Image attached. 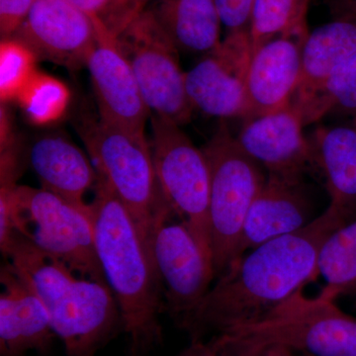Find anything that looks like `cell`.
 <instances>
[{
    "label": "cell",
    "instance_id": "obj_4",
    "mask_svg": "<svg viewBox=\"0 0 356 356\" xmlns=\"http://www.w3.org/2000/svg\"><path fill=\"white\" fill-rule=\"evenodd\" d=\"M13 233L79 275L107 284L96 252L90 205L83 209L43 188L0 187V243Z\"/></svg>",
    "mask_w": 356,
    "mask_h": 356
},
{
    "label": "cell",
    "instance_id": "obj_27",
    "mask_svg": "<svg viewBox=\"0 0 356 356\" xmlns=\"http://www.w3.org/2000/svg\"><path fill=\"white\" fill-rule=\"evenodd\" d=\"M77 8L99 20L115 36L140 13L133 0H67Z\"/></svg>",
    "mask_w": 356,
    "mask_h": 356
},
{
    "label": "cell",
    "instance_id": "obj_2",
    "mask_svg": "<svg viewBox=\"0 0 356 356\" xmlns=\"http://www.w3.org/2000/svg\"><path fill=\"white\" fill-rule=\"evenodd\" d=\"M90 205L96 252L121 314L122 329L140 353L161 341L163 287L137 227L104 177L98 173Z\"/></svg>",
    "mask_w": 356,
    "mask_h": 356
},
{
    "label": "cell",
    "instance_id": "obj_31",
    "mask_svg": "<svg viewBox=\"0 0 356 356\" xmlns=\"http://www.w3.org/2000/svg\"><path fill=\"white\" fill-rule=\"evenodd\" d=\"M332 19L356 17V0H325Z\"/></svg>",
    "mask_w": 356,
    "mask_h": 356
},
{
    "label": "cell",
    "instance_id": "obj_25",
    "mask_svg": "<svg viewBox=\"0 0 356 356\" xmlns=\"http://www.w3.org/2000/svg\"><path fill=\"white\" fill-rule=\"evenodd\" d=\"M329 115L346 117L356 127V53L327 81L302 121L308 126Z\"/></svg>",
    "mask_w": 356,
    "mask_h": 356
},
{
    "label": "cell",
    "instance_id": "obj_19",
    "mask_svg": "<svg viewBox=\"0 0 356 356\" xmlns=\"http://www.w3.org/2000/svg\"><path fill=\"white\" fill-rule=\"evenodd\" d=\"M28 159L41 188L89 209L84 197L95 189L98 172L72 140L60 135L43 136L32 145Z\"/></svg>",
    "mask_w": 356,
    "mask_h": 356
},
{
    "label": "cell",
    "instance_id": "obj_17",
    "mask_svg": "<svg viewBox=\"0 0 356 356\" xmlns=\"http://www.w3.org/2000/svg\"><path fill=\"white\" fill-rule=\"evenodd\" d=\"M314 219L303 178L267 175L266 184L248 211L236 261L248 250L299 231Z\"/></svg>",
    "mask_w": 356,
    "mask_h": 356
},
{
    "label": "cell",
    "instance_id": "obj_36",
    "mask_svg": "<svg viewBox=\"0 0 356 356\" xmlns=\"http://www.w3.org/2000/svg\"><path fill=\"white\" fill-rule=\"evenodd\" d=\"M296 355H297V353H296ZM297 356H305V355H297Z\"/></svg>",
    "mask_w": 356,
    "mask_h": 356
},
{
    "label": "cell",
    "instance_id": "obj_22",
    "mask_svg": "<svg viewBox=\"0 0 356 356\" xmlns=\"http://www.w3.org/2000/svg\"><path fill=\"white\" fill-rule=\"evenodd\" d=\"M323 276L320 298L332 300L356 294V219L334 231L318 254L316 278Z\"/></svg>",
    "mask_w": 356,
    "mask_h": 356
},
{
    "label": "cell",
    "instance_id": "obj_26",
    "mask_svg": "<svg viewBox=\"0 0 356 356\" xmlns=\"http://www.w3.org/2000/svg\"><path fill=\"white\" fill-rule=\"evenodd\" d=\"M37 58L18 40H1L0 44V98L1 103L17 102L25 86L38 70Z\"/></svg>",
    "mask_w": 356,
    "mask_h": 356
},
{
    "label": "cell",
    "instance_id": "obj_29",
    "mask_svg": "<svg viewBox=\"0 0 356 356\" xmlns=\"http://www.w3.org/2000/svg\"><path fill=\"white\" fill-rule=\"evenodd\" d=\"M227 34H250L254 0H215Z\"/></svg>",
    "mask_w": 356,
    "mask_h": 356
},
{
    "label": "cell",
    "instance_id": "obj_30",
    "mask_svg": "<svg viewBox=\"0 0 356 356\" xmlns=\"http://www.w3.org/2000/svg\"><path fill=\"white\" fill-rule=\"evenodd\" d=\"M36 0H0L1 40L13 38L27 19Z\"/></svg>",
    "mask_w": 356,
    "mask_h": 356
},
{
    "label": "cell",
    "instance_id": "obj_23",
    "mask_svg": "<svg viewBox=\"0 0 356 356\" xmlns=\"http://www.w3.org/2000/svg\"><path fill=\"white\" fill-rule=\"evenodd\" d=\"M311 0H254L250 25L252 55L277 37L308 33L307 13Z\"/></svg>",
    "mask_w": 356,
    "mask_h": 356
},
{
    "label": "cell",
    "instance_id": "obj_8",
    "mask_svg": "<svg viewBox=\"0 0 356 356\" xmlns=\"http://www.w3.org/2000/svg\"><path fill=\"white\" fill-rule=\"evenodd\" d=\"M151 115L182 126L191 121L193 104L177 49L149 9H144L117 36Z\"/></svg>",
    "mask_w": 356,
    "mask_h": 356
},
{
    "label": "cell",
    "instance_id": "obj_33",
    "mask_svg": "<svg viewBox=\"0 0 356 356\" xmlns=\"http://www.w3.org/2000/svg\"><path fill=\"white\" fill-rule=\"evenodd\" d=\"M147 1H149V0H133L134 4L137 7V9L140 13H142L144 9H146Z\"/></svg>",
    "mask_w": 356,
    "mask_h": 356
},
{
    "label": "cell",
    "instance_id": "obj_7",
    "mask_svg": "<svg viewBox=\"0 0 356 356\" xmlns=\"http://www.w3.org/2000/svg\"><path fill=\"white\" fill-rule=\"evenodd\" d=\"M149 118L152 154L159 184L175 215L212 255L210 170L205 154L194 146L177 124L156 115Z\"/></svg>",
    "mask_w": 356,
    "mask_h": 356
},
{
    "label": "cell",
    "instance_id": "obj_14",
    "mask_svg": "<svg viewBox=\"0 0 356 356\" xmlns=\"http://www.w3.org/2000/svg\"><path fill=\"white\" fill-rule=\"evenodd\" d=\"M301 115L287 108L245 121L236 140L267 175L303 178L314 163L310 140L303 133Z\"/></svg>",
    "mask_w": 356,
    "mask_h": 356
},
{
    "label": "cell",
    "instance_id": "obj_16",
    "mask_svg": "<svg viewBox=\"0 0 356 356\" xmlns=\"http://www.w3.org/2000/svg\"><path fill=\"white\" fill-rule=\"evenodd\" d=\"M308 34L277 37L254 51L248 70L245 121L275 113L292 104Z\"/></svg>",
    "mask_w": 356,
    "mask_h": 356
},
{
    "label": "cell",
    "instance_id": "obj_9",
    "mask_svg": "<svg viewBox=\"0 0 356 356\" xmlns=\"http://www.w3.org/2000/svg\"><path fill=\"white\" fill-rule=\"evenodd\" d=\"M227 334L282 344L305 356H356V317L332 300L299 291L261 322Z\"/></svg>",
    "mask_w": 356,
    "mask_h": 356
},
{
    "label": "cell",
    "instance_id": "obj_35",
    "mask_svg": "<svg viewBox=\"0 0 356 356\" xmlns=\"http://www.w3.org/2000/svg\"><path fill=\"white\" fill-rule=\"evenodd\" d=\"M353 296L355 297V307H356V294L355 295H353Z\"/></svg>",
    "mask_w": 356,
    "mask_h": 356
},
{
    "label": "cell",
    "instance_id": "obj_28",
    "mask_svg": "<svg viewBox=\"0 0 356 356\" xmlns=\"http://www.w3.org/2000/svg\"><path fill=\"white\" fill-rule=\"evenodd\" d=\"M215 337L218 356H297L294 351L282 344L243 334H222Z\"/></svg>",
    "mask_w": 356,
    "mask_h": 356
},
{
    "label": "cell",
    "instance_id": "obj_34",
    "mask_svg": "<svg viewBox=\"0 0 356 356\" xmlns=\"http://www.w3.org/2000/svg\"><path fill=\"white\" fill-rule=\"evenodd\" d=\"M128 356H142V353H138V351L134 350L131 348L130 353H129Z\"/></svg>",
    "mask_w": 356,
    "mask_h": 356
},
{
    "label": "cell",
    "instance_id": "obj_5",
    "mask_svg": "<svg viewBox=\"0 0 356 356\" xmlns=\"http://www.w3.org/2000/svg\"><path fill=\"white\" fill-rule=\"evenodd\" d=\"M79 132L96 170L125 206L149 252L154 229L177 215L159 184L146 135L100 118L84 122Z\"/></svg>",
    "mask_w": 356,
    "mask_h": 356
},
{
    "label": "cell",
    "instance_id": "obj_15",
    "mask_svg": "<svg viewBox=\"0 0 356 356\" xmlns=\"http://www.w3.org/2000/svg\"><path fill=\"white\" fill-rule=\"evenodd\" d=\"M0 355L46 353L56 334L50 316L24 274L11 262L0 269Z\"/></svg>",
    "mask_w": 356,
    "mask_h": 356
},
{
    "label": "cell",
    "instance_id": "obj_13",
    "mask_svg": "<svg viewBox=\"0 0 356 356\" xmlns=\"http://www.w3.org/2000/svg\"><path fill=\"white\" fill-rule=\"evenodd\" d=\"M102 120L145 135L151 112L117 37L98 21L97 43L86 65Z\"/></svg>",
    "mask_w": 356,
    "mask_h": 356
},
{
    "label": "cell",
    "instance_id": "obj_11",
    "mask_svg": "<svg viewBox=\"0 0 356 356\" xmlns=\"http://www.w3.org/2000/svg\"><path fill=\"white\" fill-rule=\"evenodd\" d=\"M252 57L250 34H227L216 49L185 72L187 95L194 108L222 119L247 120V76Z\"/></svg>",
    "mask_w": 356,
    "mask_h": 356
},
{
    "label": "cell",
    "instance_id": "obj_1",
    "mask_svg": "<svg viewBox=\"0 0 356 356\" xmlns=\"http://www.w3.org/2000/svg\"><path fill=\"white\" fill-rule=\"evenodd\" d=\"M351 221L346 213L330 204L303 229L243 254L217 278L178 327L191 341H204L261 322L316 280L318 257L325 240Z\"/></svg>",
    "mask_w": 356,
    "mask_h": 356
},
{
    "label": "cell",
    "instance_id": "obj_6",
    "mask_svg": "<svg viewBox=\"0 0 356 356\" xmlns=\"http://www.w3.org/2000/svg\"><path fill=\"white\" fill-rule=\"evenodd\" d=\"M202 151L210 170L209 226L215 276L235 264L243 225L267 175L222 123Z\"/></svg>",
    "mask_w": 356,
    "mask_h": 356
},
{
    "label": "cell",
    "instance_id": "obj_32",
    "mask_svg": "<svg viewBox=\"0 0 356 356\" xmlns=\"http://www.w3.org/2000/svg\"><path fill=\"white\" fill-rule=\"evenodd\" d=\"M177 356H218L216 337H211L209 341H191Z\"/></svg>",
    "mask_w": 356,
    "mask_h": 356
},
{
    "label": "cell",
    "instance_id": "obj_20",
    "mask_svg": "<svg viewBox=\"0 0 356 356\" xmlns=\"http://www.w3.org/2000/svg\"><path fill=\"white\" fill-rule=\"evenodd\" d=\"M314 163L325 178L331 205L356 219V127L318 128L310 140Z\"/></svg>",
    "mask_w": 356,
    "mask_h": 356
},
{
    "label": "cell",
    "instance_id": "obj_3",
    "mask_svg": "<svg viewBox=\"0 0 356 356\" xmlns=\"http://www.w3.org/2000/svg\"><path fill=\"white\" fill-rule=\"evenodd\" d=\"M0 250L39 295L67 356H95L122 327L118 304L106 283L79 275L18 233Z\"/></svg>",
    "mask_w": 356,
    "mask_h": 356
},
{
    "label": "cell",
    "instance_id": "obj_24",
    "mask_svg": "<svg viewBox=\"0 0 356 356\" xmlns=\"http://www.w3.org/2000/svg\"><path fill=\"white\" fill-rule=\"evenodd\" d=\"M70 100V89L62 81L37 72L23 89L17 102L30 123L47 126L64 116Z\"/></svg>",
    "mask_w": 356,
    "mask_h": 356
},
{
    "label": "cell",
    "instance_id": "obj_18",
    "mask_svg": "<svg viewBox=\"0 0 356 356\" xmlns=\"http://www.w3.org/2000/svg\"><path fill=\"white\" fill-rule=\"evenodd\" d=\"M356 53V17L332 19L309 32L292 106L300 115L317 99L332 76Z\"/></svg>",
    "mask_w": 356,
    "mask_h": 356
},
{
    "label": "cell",
    "instance_id": "obj_12",
    "mask_svg": "<svg viewBox=\"0 0 356 356\" xmlns=\"http://www.w3.org/2000/svg\"><path fill=\"white\" fill-rule=\"evenodd\" d=\"M98 21L67 0H36L13 38L25 44L38 60L77 70L86 67L95 50Z\"/></svg>",
    "mask_w": 356,
    "mask_h": 356
},
{
    "label": "cell",
    "instance_id": "obj_21",
    "mask_svg": "<svg viewBox=\"0 0 356 356\" xmlns=\"http://www.w3.org/2000/svg\"><path fill=\"white\" fill-rule=\"evenodd\" d=\"M147 9L178 51L206 55L221 44L215 0H156Z\"/></svg>",
    "mask_w": 356,
    "mask_h": 356
},
{
    "label": "cell",
    "instance_id": "obj_10",
    "mask_svg": "<svg viewBox=\"0 0 356 356\" xmlns=\"http://www.w3.org/2000/svg\"><path fill=\"white\" fill-rule=\"evenodd\" d=\"M172 219L154 229L149 252L163 287L165 311L178 325L200 304L216 276L212 255L184 222Z\"/></svg>",
    "mask_w": 356,
    "mask_h": 356
}]
</instances>
